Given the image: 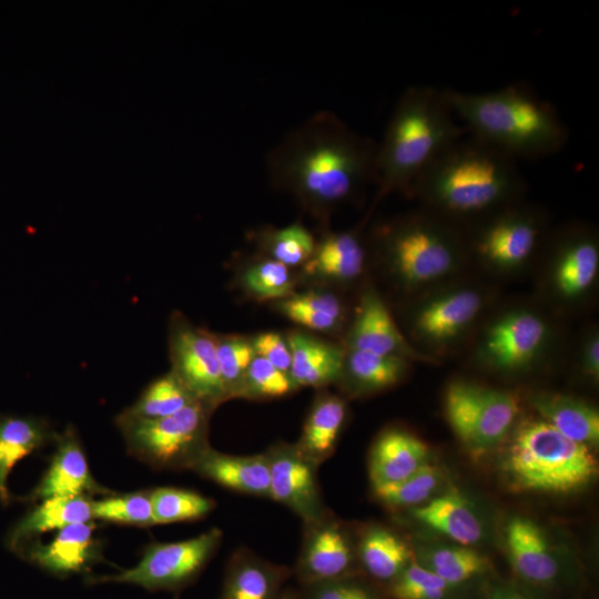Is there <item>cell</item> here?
Here are the masks:
<instances>
[{
	"label": "cell",
	"instance_id": "6da1fadb",
	"mask_svg": "<svg viewBox=\"0 0 599 599\" xmlns=\"http://www.w3.org/2000/svg\"><path fill=\"white\" fill-rule=\"evenodd\" d=\"M377 144L351 130L329 111L304 121L268 153L266 167L276 189L294 195L316 220L376 183Z\"/></svg>",
	"mask_w": 599,
	"mask_h": 599
},
{
	"label": "cell",
	"instance_id": "7a4b0ae2",
	"mask_svg": "<svg viewBox=\"0 0 599 599\" xmlns=\"http://www.w3.org/2000/svg\"><path fill=\"white\" fill-rule=\"evenodd\" d=\"M525 182L517 160L468 135L446 149L415 181L410 194L454 220L481 217L519 201Z\"/></svg>",
	"mask_w": 599,
	"mask_h": 599
},
{
	"label": "cell",
	"instance_id": "3957f363",
	"mask_svg": "<svg viewBox=\"0 0 599 599\" xmlns=\"http://www.w3.org/2000/svg\"><path fill=\"white\" fill-rule=\"evenodd\" d=\"M449 105L473 135L515 160L559 152L568 129L551 103L524 83L469 93L445 89Z\"/></svg>",
	"mask_w": 599,
	"mask_h": 599
},
{
	"label": "cell",
	"instance_id": "277c9868",
	"mask_svg": "<svg viewBox=\"0 0 599 599\" xmlns=\"http://www.w3.org/2000/svg\"><path fill=\"white\" fill-rule=\"evenodd\" d=\"M445 89L412 87L399 99L377 145L375 202L398 191L409 193L420 174L464 136Z\"/></svg>",
	"mask_w": 599,
	"mask_h": 599
},
{
	"label": "cell",
	"instance_id": "5b68a950",
	"mask_svg": "<svg viewBox=\"0 0 599 599\" xmlns=\"http://www.w3.org/2000/svg\"><path fill=\"white\" fill-rule=\"evenodd\" d=\"M502 470L516 490L569 494L595 479L598 461L591 447L565 437L540 418L518 427Z\"/></svg>",
	"mask_w": 599,
	"mask_h": 599
},
{
	"label": "cell",
	"instance_id": "8992f818",
	"mask_svg": "<svg viewBox=\"0 0 599 599\" xmlns=\"http://www.w3.org/2000/svg\"><path fill=\"white\" fill-rule=\"evenodd\" d=\"M375 243L390 270L407 285L446 275L456 267L463 251L453 224L432 212L380 226Z\"/></svg>",
	"mask_w": 599,
	"mask_h": 599
},
{
	"label": "cell",
	"instance_id": "52a82bcc",
	"mask_svg": "<svg viewBox=\"0 0 599 599\" xmlns=\"http://www.w3.org/2000/svg\"><path fill=\"white\" fill-rule=\"evenodd\" d=\"M212 408L193 402L180 412L158 419L115 424L128 451L156 469H191L207 448Z\"/></svg>",
	"mask_w": 599,
	"mask_h": 599
},
{
	"label": "cell",
	"instance_id": "ba28073f",
	"mask_svg": "<svg viewBox=\"0 0 599 599\" xmlns=\"http://www.w3.org/2000/svg\"><path fill=\"white\" fill-rule=\"evenodd\" d=\"M222 531L212 528L196 537L175 542L149 545L132 568L106 576H90L87 582L129 583L150 591L177 590L190 585L217 550Z\"/></svg>",
	"mask_w": 599,
	"mask_h": 599
},
{
	"label": "cell",
	"instance_id": "9c48e42d",
	"mask_svg": "<svg viewBox=\"0 0 599 599\" xmlns=\"http://www.w3.org/2000/svg\"><path fill=\"white\" fill-rule=\"evenodd\" d=\"M514 394L466 382L451 383L445 394L447 420L459 440L475 454L497 446L518 414Z\"/></svg>",
	"mask_w": 599,
	"mask_h": 599
},
{
	"label": "cell",
	"instance_id": "30bf717a",
	"mask_svg": "<svg viewBox=\"0 0 599 599\" xmlns=\"http://www.w3.org/2000/svg\"><path fill=\"white\" fill-rule=\"evenodd\" d=\"M167 346L171 372L197 402L214 409L226 399L214 334L174 312L169 323Z\"/></svg>",
	"mask_w": 599,
	"mask_h": 599
},
{
	"label": "cell",
	"instance_id": "8fae6325",
	"mask_svg": "<svg viewBox=\"0 0 599 599\" xmlns=\"http://www.w3.org/2000/svg\"><path fill=\"white\" fill-rule=\"evenodd\" d=\"M474 233V250L486 262L514 267L527 261L537 248L542 223L537 213L519 201L486 215Z\"/></svg>",
	"mask_w": 599,
	"mask_h": 599
},
{
	"label": "cell",
	"instance_id": "7c38bea8",
	"mask_svg": "<svg viewBox=\"0 0 599 599\" xmlns=\"http://www.w3.org/2000/svg\"><path fill=\"white\" fill-rule=\"evenodd\" d=\"M270 468V497L288 507L305 524L326 514L316 468L295 445L281 444L265 453Z\"/></svg>",
	"mask_w": 599,
	"mask_h": 599
},
{
	"label": "cell",
	"instance_id": "4fadbf2b",
	"mask_svg": "<svg viewBox=\"0 0 599 599\" xmlns=\"http://www.w3.org/2000/svg\"><path fill=\"white\" fill-rule=\"evenodd\" d=\"M57 448L50 465L28 500L40 501L50 497H75L112 494L92 476L77 430L69 425L55 437Z\"/></svg>",
	"mask_w": 599,
	"mask_h": 599
},
{
	"label": "cell",
	"instance_id": "5bb4252c",
	"mask_svg": "<svg viewBox=\"0 0 599 599\" xmlns=\"http://www.w3.org/2000/svg\"><path fill=\"white\" fill-rule=\"evenodd\" d=\"M296 566L301 581L308 586L343 579L353 565L354 554L342 526L325 514L306 524Z\"/></svg>",
	"mask_w": 599,
	"mask_h": 599
},
{
	"label": "cell",
	"instance_id": "9a60e30c",
	"mask_svg": "<svg viewBox=\"0 0 599 599\" xmlns=\"http://www.w3.org/2000/svg\"><path fill=\"white\" fill-rule=\"evenodd\" d=\"M92 522L67 526L48 544L32 541L18 556L55 577L84 573L102 557L101 541L94 536Z\"/></svg>",
	"mask_w": 599,
	"mask_h": 599
},
{
	"label": "cell",
	"instance_id": "2e32d148",
	"mask_svg": "<svg viewBox=\"0 0 599 599\" xmlns=\"http://www.w3.org/2000/svg\"><path fill=\"white\" fill-rule=\"evenodd\" d=\"M547 336L537 315L515 312L495 322L486 333L483 352L495 367L511 370L526 366L539 353Z\"/></svg>",
	"mask_w": 599,
	"mask_h": 599
},
{
	"label": "cell",
	"instance_id": "e0dca14e",
	"mask_svg": "<svg viewBox=\"0 0 599 599\" xmlns=\"http://www.w3.org/2000/svg\"><path fill=\"white\" fill-rule=\"evenodd\" d=\"M509 561L524 580L550 586L560 573V564L542 530L530 519L512 518L506 528Z\"/></svg>",
	"mask_w": 599,
	"mask_h": 599
},
{
	"label": "cell",
	"instance_id": "ac0fdd59",
	"mask_svg": "<svg viewBox=\"0 0 599 599\" xmlns=\"http://www.w3.org/2000/svg\"><path fill=\"white\" fill-rule=\"evenodd\" d=\"M191 470L224 488L270 497V468L265 453L234 456L207 447L193 463Z\"/></svg>",
	"mask_w": 599,
	"mask_h": 599
},
{
	"label": "cell",
	"instance_id": "d6986e66",
	"mask_svg": "<svg viewBox=\"0 0 599 599\" xmlns=\"http://www.w3.org/2000/svg\"><path fill=\"white\" fill-rule=\"evenodd\" d=\"M348 349L380 355L410 356L414 352L398 331L379 295L368 290L362 297L347 336Z\"/></svg>",
	"mask_w": 599,
	"mask_h": 599
},
{
	"label": "cell",
	"instance_id": "ffe728a7",
	"mask_svg": "<svg viewBox=\"0 0 599 599\" xmlns=\"http://www.w3.org/2000/svg\"><path fill=\"white\" fill-rule=\"evenodd\" d=\"M92 520L90 497H50L40 500L12 526L6 544L9 550L18 555L22 548L44 532Z\"/></svg>",
	"mask_w": 599,
	"mask_h": 599
},
{
	"label": "cell",
	"instance_id": "44dd1931",
	"mask_svg": "<svg viewBox=\"0 0 599 599\" xmlns=\"http://www.w3.org/2000/svg\"><path fill=\"white\" fill-rule=\"evenodd\" d=\"M291 349L290 376L297 387H323L342 378L345 351L303 331L286 336Z\"/></svg>",
	"mask_w": 599,
	"mask_h": 599
},
{
	"label": "cell",
	"instance_id": "7402d4cb",
	"mask_svg": "<svg viewBox=\"0 0 599 599\" xmlns=\"http://www.w3.org/2000/svg\"><path fill=\"white\" fill-rule=\"evenodd\" d=\"M366 248L356 231L328 232L316 241L303 275L322 282L345 283L358 277L365 265Z\"/></svg>",
	"mask_w": 599,
	"mask_h": 599
},
{
	"label": "cell",
	"instance_id": "603a6c76",
	"mask_svg": "<svg viewBox=\"0 0 599 599\" xmlns=\"http://www.w3.org/2000/svg\"><path fill=\"white\" fill-rule=\"evenodd\" d=\"M483 305L473 290L449 292L425 303L415 316V329L422 338L445 342L465 331Z\"/></svg>",
	"mask_w": 599,
	"mask_h": 599
},
{
	"label": "cell",
	"instance_id": "cb8c5ba5",
	"mask_svg": "<svg viewBox=\"0 0 599 599\" xmlns=\"http://www.w3.org/2000/svg\"><path fill=\"white\" fill-rule=\"evenodd\" d=\"M428 448L419 438L399 429L384 432L369 457L372 486L397 483L426 464Z\"/></svg>",
	"mask_w": 599,
	"mask_h": 599
},
{
	"label": "cell",
	"instance_id": "d4e9b609",
	"mask_svg": "<svg viewBox=\"0 0 599 599\" xmlns=\"http://www.w3.org/2000/svg\"><path fill=\"white\" fill-rule=\"evenodd\" d=\"M50 424L42 417L0 415V504L8 506L11 495L8 477L22 458L54 441Z\"/></svg>",
	"mask_w": 599,
	"mask_h": 599
},
{
	"label": "cell",
	"instance_id": "484cf974",
	"mask_svg": "<svg viewBox=\"0 0 599 599\" xmlns=\"http://www.w3.org/2000/svg\"><path fill=\"white\" fill-rule=\"evenodd\" d=\"M413 516L460 546L477 544L484 534L481 521L468 500L450 489L425 505L414 507Z\"/></svg>",
	"mask_w": 599,
	"mask_h": 599
},
{
	"label": "cell",
	"instance_id": "4316f807",
	"mask_svg": "<svg viewBox=\"0 0 599 599\" xmlns=\"http://www.w3.org/2000/svg\"><path fill=\"white\" fill-rule=\"evenodd\" d=\"M287 573L244 551L232 557L219 599H280Z\"/></svg>",
	"mask_w": 599,
	"mask_h": 599
},
{
	"label": "cell",
	"instance_id": "83f0119b",
	"mask_svg": "<svg viewBox=\"0 0 599 599\" xmlns=\"http://www.w3.org/2000/svg\"><path fill=\"white\" fill-rule=\"evenodd\" d=\"M346 415V404L338 396L325 393L316 397L295 445L301 454L315 466L326 460L335 449Z\"/></svg>",
	"mask_w": 599,
	"mask_h": 599
},
{
	"label": "cell",
	"instance_id": "f1b7e54d",
	"mask_svg": "<svg viewBox=\"0 0 599 599\" xmlns=\"http://www.w3.org/2000/svg\"><path fill=\"white\" fill-rule=\"evenodd\" d=\"M541 419L565 437L592 447L599 441V414L592 406L560 394H538L530 399Z\"/></svg>",
	"mask_w": 599,
	"mask_h": 599
},
{
	"label": "cell",
	"instance_id": "f546056e",
	"mask_svg": "<svg viewBox=\"0 0 599 599\" xmlns=\"http://www.w3.org/2000/svg\"><path fill=\"white\" fill-rule=\"evenodd\" d=\"M599 266V250L589 232H573L564 238L557 251L555 281L567 297L585 292L593 282Z\"/></svg>",
	"mask_w": 599,
	"mask_h": 599
},
{
	"label": "cell",
	"instance_id": "4dcf8cb0",
	"mask_svg": "<svg viewBox=\"0 0 599 599\" xmlns=\"http://www.w3.org/2000/svg\"><path fill=\"white\" fill-rule=\"evenodd\" d=\"M195 400L181 380L169 370L153 379L136 400L115 417V424L171 416Z\"/></svg>",
	"mask_w": 599,
	"mask_h": 599
},
{
	"label": "cell",
	"instance_id": "1f68e13d",
	"mask_svg": "<svg viewBox=\"0 0 599 599\" xmlns=\"http://www.w3.org/2000/svg\"><path fill=\"white\" fill-rule=\"evenodd\" d=\"M276 309L293 323L313 332H335L343 319L341 300L326 291L294 293L275 302Z\"/></svg>",
	"mask_w": 599,
	"mask_h": 599
},
{
	"label": "cell",
	"instance_id": "d6a6232c",
	"mask_svg": "<svg viewBox=\"0 0 599 599\" xmlns=\"http://www.w3.org/2000/svg\"><path fill=\"white\" fill-rule=\"evenodd\" d=\"M358 556L365 570L375 579H395L409 564L407 545L393 531L374 526L361 538Z\"/></svg>",
	"mask_w": 599,
	"mask_h": 599
},
{
	"label": "cell",
	"instance_id": "836d02e7",
	"mask_svg": "<svg viewBox=\"0 0 599 599\" xmlns=\"http://www.w3.org/2000/svg\"><path fill=\"white\" fill-rule=\"evenodd\" d=\"M253 236L263 255L290 268L303 266L316 245L314 235L300 222L281 229L265 227Z\"/></svg>",
	"mask_w": 599,
	"mask_h": 599
},
{
	"label": "cell",
	"instance_id": "e575fe53",
	"mask_svg": "<svg viewBox=\"0 0 599 599\" xmlns=\"http://www.w3.org/2000/svg\"><path fill=\"white\" fill-rule=\"evenodd\" d=\"M238 283L254 300L278 302L295 293L296 280L290 267L262 254L246 262Z\"/></svg>",
	"mask_w": 599,
	"mask_h": 599
},
{
	"label": "cell",
	"instance_id": "d590c367",
	"mask_svg": "<svg viewBox=\"0 0 599 599\" xmlns=\"http://www.w3.org/2000/svg\"><path fill=\"white\" fill-rule=\"evenodd\" d=\"M405 367V359L399 356L348 349L345 352L343 375L346 374L363 389H383L396 384Z\"/></svg>",
	"mask_w": 599,
	"mask_h": 599
},
{
	"label": "cell",
	"instance_id": "8d00e7d4",
	"mask_svg": "<svg viewBox=\"0 0 599 599\" xmlns=\"http://www.w3.org/2000/svg\"><path fill=\"white\" fill-rule=\"evenodd\" d=\"M150 496L155 524L197 520L215 507L213 499L182 488L160 487L150 490Z\"/></svg>",
	"mask_w": 599,
	"mask_h": 599
},
{
	"label": "cell",
	"instance_id": "74e56055",
	"mask_svg": "<svg viewBox=\"0 0 599 599\" xmlns=\"http://www.w3.org/2000/svg\"><path fill=\"white\" fill-rule=\"evenodd\" d=\"M420 565L453 586H459L488 569L485 557L460 545L432 550Z\"/></svg>",
	"mask_w": 599,
	"mask_h": 599
},
{
	"label": "cell",
	"instance_id": "f35d334b",
	"mask_svg": "<svg viewBox=\"0 0 599 599\" xmlns=\"http://www.w3.org/2000/svg\"><path fill=\"white\" fill-rule=\"evenodd\" d=\"M93 520L118 525L149 527L155 525L150 490L110 494L92 500Z\"/></svg>",
	"mask_w": 599,
	"mask_h": 599
},
{
	"label": "cell",
	"instance_id": "ab89813d",
	"mask_svg": "<svg viewBox=\"0 0 599 599\" xmlns=\"http://www.w3.org/2000/svg\"><path fill=\"white\" fill-rule=\"evenodd\" d=\"M214 338L226 399L241 397L247 368L255 357L251 338L217 334Z\"/></svg>",
	"mask_w": 599,
	"mask_h": 599
},
{
	"label": "cell",
	"instance_id": "60d3db41",
	"mask_svg": "<svg viewBox=\"0 0 599 599\" xmlns=\"http://www.w3.org/2000/svg\"><path fill=\"white\" fill-rule=\"evenodd\" d=\"M440 475L437 467L425 464L413 475L397 483L373 487L374 495L389 507H417L435 491Z\"/></svg>",
	"mask_w": 599,
	"mask_h": 599
},
{
	"label": "cell",
	"instance_id": "b9f144b4",
	"mask_svg": "<svg viewBox=\"0 0 599 599\" xmlns=\"http://www.w3.org/2000/svg\"><path fill=\"white\" fill-rule=\"evenodd\" d=\"M453 586L418 562H409L392 580L390 593L395 599H448Z\"/></svg>",
	"mask_w": 599,
	"mask_h": 599
},
{
	"label": "cell",
	"instance_id": "7bdbcfd3",
	"mask_svg": "<svg viewBox=\"0 0 599 599\" xmlns=\"http://www.w3.org/2000/svg\"><path fill=\"white\" fill-rule=\"evenodd\" d=\"M297 386L288 373L255 355L247 368L241 397L277 398L288 395Z\"/></svg>",
	"mask_w": 599,
	"mask_h": 599
},
{
	"label": "cell",
	"instance_id": "ee69618b",
	"mask_svg": "<svg viewBox=\"0 0 599 599\" xmlns=\"http://www.w3.org/2000/svg\"><path fill=\"white\" fill-rule=\"evenodd\" d=\"M255 355L290 374L291 349L286 337L276 332H263L251 338Z\"/></svg>",
	"mask_w": 599,
	"mask_h": 599
},
{
	"label": "cell",
	"instance_id": "f6af8a7d",
	"mask_svg": "<svg viewBox=\"0 0 599 599\" xmlns=\"http://www.w3.org/2000/svg\"><path fill=\"white\" fill-rule=\"evenodd\" d=\"M309 599H376L366 588L344 579L313 586Z\"/></svg>",
	"mask_w": 599,
	"mask_h": 599
},
{
	"label": "cell",
	"instance_id": "bcb514c9",
	"mask_svg": "<svg viewBox=\"0 0 599 599\" xmlns=\"http://www.w3.org/2000/svg\"><path fill=\"white\" fill-rule=\"evenodd\" d=\"M582 363L586 373L597 378L599 374V341L597 335L591 336L586 344Z\"/></svg>",
	"mask_w": 599,
	"mask_h": 599
},
{
	"label": "cell",
	"instance_id": "7dc6e473",
	"mask_svg": "<svg viewBox=\"0 0 599 599\" xmlns=\"http://www.w3.org/2000/svg\"><path fill=\"white\" fill-rule=\"evenodd\" d=\"M486 599H532V598L512 589L498 588V589H495Z\"/></svg>",
	"mask_w": 599,
	"mask_h": 599
},
{
	"label": "cell",
	"instance_id": "c3c4849f",
	"mask_svg": "<svg viewBox=\"0 0 599 599\" xmlns=\"http://www.w3.org/2000/svg\"><path fill=\"white\" fill-rule=\"evenodd\" d=\"M280 599H295L291 592H284L281 595Z\"/></svg>",
	"mask_w": 599,
	"mask_h": 599
}]
</instances>
